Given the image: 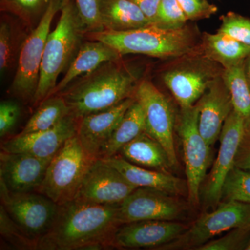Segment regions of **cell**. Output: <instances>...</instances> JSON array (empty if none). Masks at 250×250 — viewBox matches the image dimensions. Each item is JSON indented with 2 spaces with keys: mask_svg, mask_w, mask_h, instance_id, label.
Listing matches in <instances>:
<instances>
[{
  "mask_svg": "<svg viewBox=\"0 0 250 250\" xmlns=\"http://www.w3.org/2000/svg\"><path fill=\"white\" fill-rule=\"evenodd\" d=\"M120 205H101L73 200L59 206L50 229L38 250H101L112 248Z\"/></svg>",
  "mask_w": 250,
  "mask_h": 250,
  "instance_id": "cell-1",
  "label": "cell"
},
{
  "mask_svg": "<svg viewBox=\"0 0 250 250\" xmlns=\"http://www.w3.org/2000/svg\"><path fill=\"white\" fill-rule=\"evenodd\" d=\"M234 165L250 172V129H244L235 157Z\"/></svg>",
  "mask_w": 250,
  "mask_h": 250,
  "instance_id": "cell-38",
  "label": "cell"
},
{
  "mask_svg": "<svg viewBox=\"0 0 250 250\" xmlns=\"http://www.w3.org/2000/svg\"><path fill=\"white\" fill-rule=\"evenodd\" d=\"M95 160L86 152L77 134L72 136L52 158L38 192L58 205L72 201Z\"/></svg>",
  "mask_w": 250,
  "mask_h": 250,
  "instance_id": "cell-5",
  "label": "cell"
},
{
  "mask_svg": "<svg viewBox=\"0 0 250 250\" xmlns=\"http://www.w3.org/2000/svg\"><path fill=\"white\" fill-rule=\"evenodd\" d=\"M250 227V204L220 202L210 213H205L174 241L156 250H196L222 233Z\"/></svg>",
  "mask_w": 250,
  "mask_h": 250,
  "instance_id": "cell-9",
  "label": "cell"
},
{
  "mask_svg": "<svg viewBox=\"0 0 250 250\" xmlns=\"http://www.w3.org/2000/svg\"><path fill=\"white\" fill-rule=\"evenodd\" d=\"M196 104L200 134L212 146L219 140L225 121L233 111L232 98L223 75L210 83Z\"/></svg>",
  "mask_w": 250,
  "mask_h": 250,
  "instance_id": "cell-17",
  "label": "cell"
},
{
  "mask_svg": "<svg viewBox=\"0 0 250 250\" xmlns=\"http://www.w3.org/2000/svg\"><path fill=\"white\" fill-rule=\"evenodd\" d=\"M100 14L104 30L129 31L152 24L133 0H101Z\"/></svg>",
  "mask_w": 250,
  "mask_h": 250,
  "instance_id": "cell-23",
  "label": "cell"
},
{
  "mask_svg": "<svg viewBox=\"0 0 250 250\" xmlns=\"http://www.w3.org/2000/svg\"><path fill=\"white\" fill-rule=\"evenodd\" d=\"M246 250H250V238L249 241H248V245H247Z\"/></svg>",
  "mask_w": 250,
  "mask_h": 250,
  "instance_id": "cell-41",
  "label": "cell"
},
{
  "mask_svg": "<svg viewBox=\"0 0 250 250\" xmlns=\"http://www.w3.org/2000/svg\"><path fill=\"white\" fill-rule=\"evenodd\" d=\"M221 24L217 32L221 33L250 47V19L234 12L220 17Z\"/></svg>",
  "mask_w": 250,
  "mask_h": 250,
  "instance_id": "cell-32",
  "label": "cell"
},
{
  "mask_svg": "<svg viewBox=\"0 0 250 250\" xmlns=\"http://www.w3.org/2000/svg\"><path fill=\"white\" fill-rule=\"evenodd\" d=\"M224 70L220 64L198 51L171 59L161 78L180 108H188L197 103L210 83L223 75Z\"/></svg>",
  "mask_w": 250,
  "mask_h": 250,
  "instance_id": "cell-6",
  "label": "cell"
},
{
  "mask_svg": "<svg viewBox=\"0 0 250 250\" xmlns=\"http://www.w3.org/2000/svg\"><path fill=\"white\" fill-rule=\"evenodd\" d=\"M250 238V227L237 228L229 231L225 236L210 240L197 250H246Z\"/></svg>",
  "mask_w": 250,
  "mask_h": 250,
  "instance_id": "cell-33",
  "label": "cell"
},
{
  "mask_svg": "<svg viewBox=\"0 0 250 250\" xmlns=\"http://www.w3.org/2000/svg\"><path fill=\"white\" fill-rule=\"evenodd\" d=\"M118 62L103 64L57 94L65 100L70 114L80 119L111 108L126 99L134 98L139 83L137 74L116 63Z\"/></svg>",
  "mask_w": 250,
  "mask_h": 250,
  "instance_id": "cell-2",
  "label": "cell"
},
{
  "mask_svg": "<svg viewBox=\"0 0 250 250\" xmlns=\"http://www.w3.org/2000/svg\"><path fill=\"white\" fill-rule=\"evenodd\" d=\"M104 159L119 171L129 183L139 188H149L177 196L187 193V182L173 174L134 165L119 154Z\"/></svg>",
  "mask_w": 250,
  "mask_h": 250,
  "instance_id": "cell-20",
  "label": "cell"
},
{
  "mask_svg": "<svg viewBox=\"0 0 250 250\" xmlns=\"http://www.w3.org/2000/svg\"><path fill=\"white\" fill-rule=\"evenodd\" d=\"M85 33L104 30L100 14L101 0H73Z\"/></svg>",
  "mask_w": 250,
  "mask_h": 250,
  "instance_id": "cell-34",
  "label": "cell"
},
{
  "mask_svg": "<svg viewBox=\"0 0 250 250\" xmlns=\"http://www.w3.org/2000/svg\"><path fill=\"white\" fill-rule=\"evenodd\" d=\"M223 76L231 93L233 110L244 122L245 129H250V89L245 78L243 62L224 70Z\"/></svg>",
  "mask_w": 250,
  "mask_h": 250,
  "instance_id": "cell-27",
  "label": "cell"
},
{
  "mask_svg": "<svg viewBox=\"0 0 250 250\" xmlns=\"http://www.w3.org/2000/svg\"><path fill=\"white\" fill-rule=\"evenodd\" d=\"M21 116L19 104L14 101L4 100L0 104V136L9 134L17 124Z\"/></svg>",
  "mask_w": 250,
  "mask_h": 250,
  "instance_id": "cell-37",
  "label": "cell"
},
{
  "mask_svg": "<svg viewBox=\"0 0 250 250\" xmlns=\"http://www.w3.org/2000/svg\"><path fill=\"white\" fill-rule=\"evenodd\" d=\"M221 200L250 204V172L234 166L224 182Z\"/></svg>",
  "mask_w": 250,
  "mask_h": 250,
  "instance_id": "cell-28",
  "label": "cell"
},
{
  "mask_svg": "<svg viewBox=\"0 0 250 250\" xmlns=\"http://www.w3.org/2000/svg\"><path fill=\"white\" fill-rule=\"evenodd\" d=\"M1 205L11 218L34 239L39 241L53 225L59 206L42 194L12 192L0 180Z\"/></svg>",
  "mask_w": 250,
  "mask_h": 250,
  "instance_id": "cell-10",
  "label": "cell"
},
{
  "mask_svg": "<svg viewBox=\"0 0 250 250\" xmlns=\"http://www.w3.org/2000/svg\"><path fill=\"white\" fill-rule=\"evenodd\" d=\"M244 129V122L233 110L223 125L219 138L220 144L218 156L200 190V199L207 207L215 208L221 202L223 184L229 172L235 166L237 149Z\"/></svg>",
  "mask_w": 250,
  "mask_h": 250,
  "instance_id": "cell-12",
  "label": "cell"
},
{
  "mask_svg": "<svg viewBox=\"0 0 250 250\" xmlns=\"http://www.w3.org/2000/svg\"><path fill=\"white\" fill-rule=\"evenodd\" d=\"M134 165L171 173L173 170L164 147L147 132H143L121 148L118 154Z\"/></svg>",
  "mask_w": 250,
  "mask_h": 250,
  "instance_id": "cell-22",
  "label": "cell"
},
{
  "mask_svg": "<svg viewBox=\"0 0 250 250\" xmlns=\"http://www.w3.org/2000/svg\"><path fill=\"white\" fill-rule=\"evenodd\" d=\"M188 19L177 0H161L153 25L174 29L187 25Z\"/></svg>",
  "mask_w": 250,
  "mask_h": 250,
  "instance_id": "cell-31",
  "label": "cell"
},
{
  "mask_svg": "<svg viewBox=\"0 0 250 250\" xmlns=\"http://www.w3.org/2000/svg\"><path fill=\"white\" fill-rule=\"evenodd\" d=\"M51 0H1V11H7L21 18L29 25L39 23Z\"/></svg>",
  "mask_w": 250,
  "mask_h": 250,
  "instance_id": "cell-30",
  "label": "cell"
},
{
  "mask_svg": "<svg viewBox=\"0 0 250 250\" xmlns=\"http://www.w3.org/2000/svg\"><path fill=\"white\" fill-rule=\"evenodd\" d=\"M52 159L22 153L0 154V180L12 192H29L40 187Z\"/></svg>",
  "mask_w": 250,
  "mask_h": 250,
  "instance_id": "cell-18",
  "label": "cell"
},
{
  "mask_svg": "<svg viewBox=\"0 0 250 250\" xmlns=\"http://www.w3.org/2000/svg\"><path fill=\"white\" fill-rule=\"evenodd\" d=\"M188 21L209 18L216 14L218 8L215 5L210 4L207 0H177Z\"/></svg>",
  "mask_w": 250,
  "mask_h": 250,
  "instance_id": "cell-35",
  "label": "cell"
},
{
  "mask_svg": "<svg viewBox=\"0 0 250 250\" xmlns=\"http://www.w3.org/2000/svg\"><path fill=\"white\" fill-rule=\"evenodd\" d=\"M91 41L85 42L80 47L65 76L57 83L49 97L62 93L77 77L95 71L106 62H116L121 59V54L111 46L101 41Z\"/></svg>",
  "mask_w": 250,
  "mask_h": 250,
  "instance_id": "cell-21",
  "label": "cell"
},
{
  "mask_svg": "<svg viewBox=\"0 0 250 250\" xmlns=\"http://www.w3.org/2000/svg\"><path fill=\"white\" fill-rule=\"evenodd\" d=\"M186 210L187 206L174 195L139 187L120 205L118 218L121 225L143 220L174 221Z\"/></svg>",
  "mask_w": 250,
  "mask_h": 250,
  "instance_id": "cell-13",
  "label": "cell"
},
{
  "mask_svg": "<svg viewBox=\"0 0 250 250\" xmlns=\"http://www.w3.org/2000/svg\"><path fill=\"white\" fill-rule=\"evenodd\" d=\"M136 98L126 99L112 107L79 119L77 136L86 152L98 159L105 145Z\"/></svg>",
  "mask_w": 250,
  "mask_h": 250,
  "instance_id": "cell-19",
  "label": "cell"
},
{
  "mask_svg": "<svg viewBox=\"0 0 250 250\" xmlns=\"http://www.w3.org/2000/svg\"><path fill=\"white\" fill-rule=\"evenodd\" d=\"M79 119L70 114L58 125L45 131L18 134L2 143L1 151L22 153L43 159H52L67 139L77 134Z\"/></svg>",
  "mask_w": 250,
  "mask_h": 250,
  "instance_id": "cell-15",
  "label": "cell"
},
{
  "mask_svg": "<svg viewBox=\"0 0 250 250\" xmlns=\"http://www.w3.org/2000/svg\"><path fill=\"white\" fill-rule=\"evenodd\" d=\"M200 51L207 58L228 70L244 62L250 54V47L221 33L205 32L202 34Z\"/></svg>",
  "mask_w": 250,
  "mask_h": 250,
  "instance_id": "cell-24",
  "label": "cell"
},
{
  "mask_svg": "<svg viewBox=\"0 0 250 250\" xmlns=\"http://www.w3.org/2000/svg\"><path fill=\"white\" fill-rule=\"evenodd\" d=\"M88 34L91 40L104 42L121 56L143 54L170 60L200 51L202 38L198 28L188 24L174 29L151 24L133 30H103Z\"/></svg>",
  "mask_w": 250,
  "mask_h": 250,
  "instance_id": "cell-3",
  "label": "cell"
},
{
  "mask_svg": "<svg viewBox=\"0 0 250 250\" xmlns=\"http://www.w3.org/2000/svg\"><path fill=\"white\" fill-rule=\"evenodd\" d=\"M135 98L141 106L146 118V132L156 140L168 155L172 169L179 166L174 144L177 115L170 100L148 80L139 82Z\"/></svg>",
  "mask_w": 250,
  "mask_h": 250,
  "instance_id": "cell-11",
  "label": "cell"
},
{
  "mask_svg": "<svg viewBox=\"0 0 250 250\" xmlns=\"http://www.w3.org/2000/svg\"><path fill=\"white\" fill-rule=\"evenodd\" d=\"M188 228L184 224L167 220H143L123 224L113 235L111 247L156 250L178 238Z\"/></svg>",
  "mask_w": 250,
  "mask_h": 250,
  "instance_id": "cell-16",
  "label": "cell"
},
{
  "mask_svg": "<svg viewBox=\"0 0 250 250\" xmlns=\"http://www.w3.org/2000/svg\"><path fill=\"white\" fill-rule=\"evenodd\" d=\"M62 1L51 0L35 29L31 31L21 45L17 70L11 90L13 95L24 101L34 102L40 78L46 41L54 16L61 10Z\"/></svg>",
  "mask_w": 250,
  "mask_h": 250,
  "instance_id": "cell-8",
  "label": "cell"
},
{
  "mask_svg": "<svg viewBox=\"0 0 250 250\" xmlns=\"http://www.w3.org/2000/svg\"><path fill=\"white\" fill-rule=\"evenodd\" d=\"M0 233L13 248L17 250H38L39 241L31 238L8 214L4 207L0 206Z\"/></svg>",
  "mask_w": 250,
  "mask_h": 250,
  "instance_id": "cell-29",
  "label": "cell"
},
{
  "mask_svg": "<svg viewBox=\"0 0 250 250\" xmlns=\"http://www.w3.org/2000/svg\"><path fill=\"white\" fill-rule=\"evenodd\" d=\"M60 11L59 22L46 41L34 104L50 96L59 75L78 52L85 33L73 0H62Z\"/></svg>",
  "mask_w": 250,
  "mask_h": 250,
  "instance_id": "cell-4",
  "label": "cell"
},
{
  "mask_svg": "<svg viewBox=\"0 0 250 250\" xmlns=\"http://www.w3.org/2000/svg\"><path fill=\"white\" fill-rule=\"evenodd\" d=\"M143 11L148 19L153 22L161 0H133Z\"/></svg>",
  "mask_w": 250,
  "mask_h": 250,
  "instance_id": "cell-39",
  "label": "cell"
},
{
  "mask_svg": "<svg viewBox=\"0 0 250 250\" xmlns=\"http://www.w3.org/2000/svg\"><path fill=\"white\" fill-rule=\"evenodd\" d=\"M70 114V108L65 100L61 95H52L41 102L21 134L51 129Z\"/></svg>",
  "mask_w": 250,
  "mask_h": 250,
  "instance_id": "cell-26",
  "label": "cell"
},
{
  "mask_svg": "<svg viewBox=\"0 0 250 250\" xmlns=\"http://www.w3.org/2000/svg\"><path fill=\"white\" fill-rule=\"evenodd\" d=\"M14 42L13 33L9 23L0 24V71L1 75L7 71L13 63Z\"/></svg>",
  "mask_w": 250,
  "mask_h": 250,
  "instance_id": "cell-36",
  "label": "cell"
},
{
  "mask_svg": "<svg viewBox=\"0 0 250 250\" xmlns=\"http://www.w3.org/2000/svg\"><path fill=\"white\" fill-rule=\"evenodd\" d=\"M243 72L247 83L250 89V54L243 62Z\"/></svg>",
  "mask_w": 250,
  "mask_h": 250,
  "instance_id": "cell-40",
  "label": "cell"
},
{
  "mask_svg": "<svg viewBox=\"0 0 250 250\" xmlns=\"http://www.w3.org/2000/svg\"><path fill=\"white\" fill-rule=\"evenodd\" d=\"M175 130L182 143L187 174L188 203L197 207L200 190L212 160L211 146L202 137L199 129V110L195 104L180 108L177 115Z\"/></svg>",
  "mask_w": 250,
  "mask_h": 250,
  "instance_id": "cell-7",
  "label": "cell"
},
{
  "mask_svg": "<svg viewBox=\"0 0 250 250\" xmlns=\"http://www.w3.org/2000/svg\"><path fill=\"white\" fill-rule=\"evenodd\" d=\"M145 131L146 132L144 111L141 104L135 100L105 145L99 159H108L116 155L123 146Z\"/></svg>",
  "mask_w": 250,
  "mask_h": 250,
  "instance_id": "cell-25",
  "label": "cell"
},
{
  "mask_svg": "<svg viewBox=\"0 0 250 250\" xmlns=\"http://www.w3.org/2000/svg\"><path fill=\"white\" fill-rule=\"evenodd\" d=\"M137 187L104 159H96L74 200L101 205H121Z\"/></svg>",
  "mask_w": 250,
  "mask_h": 250,
  "instance_id": "cell-14",
  "label": "cell"
}]
</instances>
